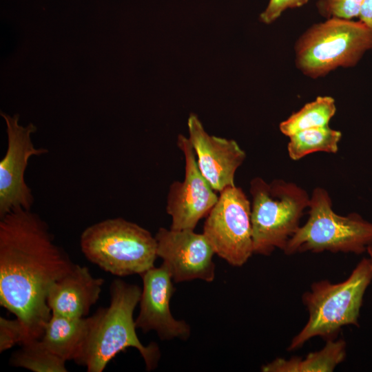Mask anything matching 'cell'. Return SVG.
I'll use <instances>...</instances> for the list:
<instances>
[{"label":"cell","instance_id":"obj_9","mask_svg":"<svg viewBox=\"0 0 372 372\" xmlns=\"http://www.w3.org/2000/svg\"><path fill=\"white\" fill-rule=\"evenodd\" d=\"M6 125L8 146L0 161V218L12 211L30 210L34 196L25 180V172L31 156L47 154L45 148H37L32 141L37 127L32 123L19 124V115L10 116L1 112Z\"/></svg>","mask_w":372,"mask_h":372},{"label":"cell","instance_id":"obj_5","mask_svg":"<svg viewBox=\"0 0 372 372\" xmlns=\"http://www.w3.org/2000/svg\"><path fill=\"white\" fill-rule=\"evenodd\" d=\"M250 194L254 254L284 251L309 208V196L295 183L280 179L268 183L260 177L251 180Z\"/></svg>","mask_w":372,"mask_h":372},{"label":"cell","instance_id":"obj_22","mask_svg":"<svg viewBox=\"0 0 372 372\" xmlns=\"http://www.w3.org/2000/svg\"><path fill=\"white\" fill-rule=\"evenodd\" d=\"M309 0H269L265 10L260 14L262 22L269 24L275 21L282 13L289 8L300 7Z\"/></svg>","mask_w":372,"mask_h":372},{"label":"cell","instance_id":"obj_10","mask_svg":"<svg viewBox=\"0 0 372 372\" xmlns=\"http://www.w3.org/2000/svg\"><path fill=\"white\" fill-rule=\"evenodd\" d=\"M177 144L185 156V177L182 182L174 181L170 185L166 209L172 217L171 229L194 230L199 220L208 215L219 196L202 175L188 137L180 134Z\"/></svg>","mask_w":372,"mask_h":372},{"label":"cell","instance_id":"obj_15","mask_svg":"<svg viewBox=\"0 0 372 372\" xmlns=\"http://www.w3.org/2000/svg\"><path fill=\"white\" fill-rule=\"evenodd\" d=\"M89 317L70 318L52 313L41 338L45 347L65 360H75L85 343Z\"/></svg>","mask_w":372,"mask_h":372},{"label":"cell","instance_id":"obj_17","mask_svg":"<svg viewBox=\"0 0 372 372\" xmlns=\"http://www.w3.org/2000/svg\"><path fill=\"white\" fill-rule=\"evenodd\" d=\"M289 137V156L297 161L317 152L336 153L342 133L327 125L299 131Z\"/></svg>","mask_w":372,"mask_h":372},{"label":"cell","instance_id":"obj_21","mask_svg":"<svg viewBox=\"0 0 372 372\" xmlns=\"http://www.w3.org/2000/svg\"><path fill=\"white\" fill-rule=\"evenodd\" d=\"M32 338L24 324L17 318L10 320L0 317V352L21 344Z\"/></svg>","mask_w":372,"mask_h":372},{"label":"cell","instance_id":"obj_8","mask_svg":"<svg viewBox=\"0 0 372 372\" xmlns=\"http://www.w3.org/2000/svg\"><path fill=\"white\" fill-rule=\"evenodd\" d=\"M203 234L216 254L235 267L242 266L254 254L251 203L236 185L220 192L206 216Z\"/></svg>","mask_w":372,"mask_h":372},{"label":"cell","instance_id":"obj_14","mask_svg":"<svg viewBox=\"0 0 372 372\" xmlns=\"http://www.w3.org/2000/svg\"><path fill=\"white\" fill-rule=\"evenodd\" d=\"M104 281L94 277L87 267L74 264L49 290L47 303L52 313L70 318H85L98 301Z\"/></svg>","mask_w":372,"mask_h":372},{"label":"cell","instance_id":"obj_6","mask_svg":"<svg viewBox=\"0 0 372 372\" xmlns=\"http://www.w3.org/2000/svg\"><path fill=\"white\" fill-rule=\"evenodd\" d=\"M372 50V30L360 21L327 19L306 30L295 45L296 65L312 79L355 66Z\"/></svg>","mask_w":372,"mask_h":372},{"label":"cell","instance_id":"obj_19","mask_svg":"<svg viewBox=\"0 0 372 372\" xmlns=\"http://www.w3.org/2000/svg\"><path fill=\"white\" fill-rule=\"evenodd\" d=\"M10 359V364L34 372H67L65 361L50 351L40 339L21 344Z\"/></svg>","mask_w":372,"mask_h":372},{"label":"cell","instance_id":"obj_16","mask_svg":"<svg viewBox=\"0 0 372 372\" xmlns=\"http://www.w3.org/2000/svg\"><path fill=\"white\" fill-rule=\"evenodd\" d=\"M346 357V342L342 339L327 340L320 351L309 353L304 358H276L262 366L265 372H331Z\"/></svg>","mask_w":372,"mask_h":372},{"label":"cell","instance_id":"obj_11","mask_svg":"<svg viewBox=\"0 0 372 372\" xmlns=\"http://www.w3.org/2000/svg\"><path fill=\"white\" fill-rule=\"evenodd\" d=\"M154 236L157 257L163 259L173 281L200 279L211 282L214 280L215 252L203 233L161 227Z\"/></svg>","mask_w":372,"mask_h":372},{"label":"cell","instance_id":"obj_23","mask_svg":"<svg viewBox=\"0 0 372 372\" xmlns=\"http://www.w3.org/2000/svg\"><path fill=\"white\" fill-rule=\"evenodd\" d=\"M358 17L360 21L372 30V0H364Z\"/></svg>","mask_w":372,"mask_h":372},{"label":"cell","instance_id":"obj_12","mask_svg":"<svg viewBox=\"0 0 372 372\" xmlns=\"http://www.w3.org/2000/svg\"><path fill=\"white\" fill-rule=\"evenodd\" d=\"M143 289L136 327L143 333L154 331L161 340H186L190 327L185 320L175 319L170 311V300L175 292L172 274L165 263L152 267L141 275Z\"/></svg>","mask_w":372,"mask_h":372},{"label":"cell","instance_id":"obj_18","mask_svg":"<svg viewBox=\"0 0 372 372\" xmlns=\"http://www.w3.org/2000/svg\"><path fill=\"white\" fill-rule=\"evenodd\" d=\"M335 112V100L332 97L318 96L280 123V130L285 136H290L304 130L327 126Z\"/></svg>","mask_w":372,"mask_h":372},{"label":"cell","instance_id":"obj_4","mask_svg":"<svg viewBox=\"0 0 372 372\" xmlns=\"http://www.w3.org/2000/svg\"><path fill=\"white\" fill-rule=\"evenodd\" d=\"M80 247L90 262L121 277L141 275L154 267L157 257L155 236L121 218L87 227L81 235Z\"/></svg>","mask_w":372,"mask_h":372},{"label":"cell","instance_id":"obj_7","mask_svg":"<svg viewBox=\"0 0 372 372\" xmlns=\"http://www.w3.org/2000/svg\"><path fill=\"white\" fill-rule=\"evenodd\" d=\"M309 208L308 220L287 242L285 254L307 251L361 254L372 244V223L356 213L340 216L334 212L324 189H314Z\"/></svg>","mask_w":372,"mask_h":372},{"label":"cell","instance_id":"obj_3","mask_svg":"<svg viewBox=\"0 0 372 372\" xmlns=\"http://www.w3.org/2000/svg\"><path fill=\"white\" fill-rule=\"evenodd\" d=\"M371 281L372 263L369 258H364L341 282H313L302 298L309 312L307 322L291 340L288 350L298 349L314 337L335 339L347 325L359 327L364 295Z\"/></svg>","mask_w":372,"mask_h":372},{"label":"cell","instance_id":"obj_20","mask_svg":"<svg viewBox=\"0 0 372 372\" xmlns=\"http://www.w3.org/2000/svg\"><path fill=\"white\" fill-rule=\"evenodd\" d=\"M364 0H319L317 8L319 13L327 18L351 20L359 16Z\"/></svg>","mask_w":372,"mask_h":372},{"label":"cell","instance_id":"obj_13","mask_svg":"<svg viewBox=\"0 0 372 372\" xmlns=\"http://www.w3.org/2000/svg\"><path fill=\"white\" fill-rule=\"evenodd\" d=\"M187 126L198 168L211 187L220 193L234 186L236 172L246 157L245 151L234 140L209 135L196 114H190Z\"/></svg>","mask_w":372,"mask_h":372},{"label":"cell","instance_id":"obj_24","mask_svg":"<svg viewBox=\"0 0 372 372\" xmlns=\"http://www.w3.org/2000/svg\"><path fill=\"white\" fill-rule=\"evenodd\" d=\"M366 251L369 254V258H370V260L371 261V263H372V244L368 247Z\"/></svg>","mask_w":372,"mask_h":372},{"label":"cell","instance_id":"obj_1","mask_svg":"<svg viewBox=\"0 0 372 372\" xmlns=\"http://www.w3.org/2000/svg\"><path fill=\"white\" fill-rule=\"evenodd\" d=\"M74 263L54 240L37 214L19 209L0 218V304L15 315L32 338H41L52 312V285Z\"/></svg>","mask_w":372,"mask_h":372},{"label":"cell","instance_id":"obj_2","mask_svg":"<svg viewBox=\"0 0 372 372\" xmlns=\"http://www.w3.org/2000/svg\"><path fill=\"white\" fill-rule=\"evenodd\" d=\"M142 289L121 279L112 281L110 303L89 317L87 335L75 362L87 372H102L118 353L129 347L136 349L146 369L154 370L160 358L158 345H143L136 333L134 311L139 303Z\"/></svg>","mask_w":372,"mask_h":372}]
</instances>
